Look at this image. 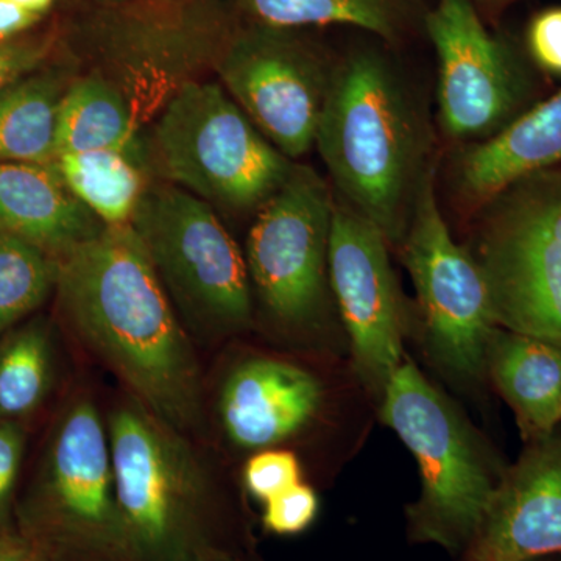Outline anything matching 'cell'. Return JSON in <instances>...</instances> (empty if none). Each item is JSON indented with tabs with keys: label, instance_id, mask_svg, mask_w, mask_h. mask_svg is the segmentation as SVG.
Instances as JSON below:
<instances>
[{
	"label": "cell",
	"instance_id": "6da1fadb",
	"mask_svg": "<svg viewBox=\"0 0 561 561\" xmlns=\"http://www.w3.org/2000/svg\"><path fill=\"white\" fill-rule=\"evenodd\" d=\"M55 287L79 341L136 401L183 435L198 430L201 365L130 224L105 225L61 256Z\"/></svg>",
	"mask_w": 561,
	"mask_h": 561
},
{
	"label": "cell",
	"instance_id": "7a4b0ae2",
	"mask_svg": "<svg viewBox=\"0 0 561 561\" xmlns=\"http://www.w3.org/2000/svg\"><path fill=\"white\" fill-rule=\"evenodd\" d=\"M316 147L342 205L401 243L431 165L419 111L381 55L356 51L334 68Z\"/></svg>",
	"mask_w": 561,
	"mask_h": 561
},
{
	"label": "cell",
	"instance_id": "3957f363",
	"mask_svg": "<svg viewBox=\"0 0 561 561\" xmlns=\"http://www.w3.org/2000/svg\"><path fill=\"white\" fill-rule=\"evenodd\" d=\"M381 419L419 463L421 493L408 508L412 540L467 552L505 471L470 421L411 360L391 376Z\"/></svg>",
	"mask_w": 561,
	"mask_h": 561
},
{
	"label": "cell",
	"instance_id": "277c9868",
	"mask_svg": "<svg viewBox=\"0 0 561 561\" xmlns=\"http://www.w3.org/2000/svg\"><path fill=\"white\" fill-rule=\"evenodd\" d=\"M106 427L124 559L225 561L210 542L208 485L183 434L135 398Z\"/></svg>",
	"mask_w": 561,
	"mask_h": 561
},
{
	"label": "cell",
	"instance_id": "5b68a950",
	"mask_svg": "<svg viewBox=\"0 0 561 561\" xmlns=\"http://www.w3.org/2000/svg\"><path fill=\"white\" fill-rule=\"evenodd\" d=\"M146 151L162 179L232 210L261 209L295 165L209 81H192L173 95Z\"/></svg>",
	"mask_w": 561,
	"mask_h": 561
},
{
	"label": "cell",
	"instance_id": "8992f818",
	"mask_svg": "<svg viewBox=\"0 0 561 561\" xmlns=\"http://www.w3.org/2000/svg\"><path fill=\"white\" fill-rule=\"evenodd\" d=\"M476 262L497 327L561 350V168L513 181L481 206Z\"/></svg>",
	"mask_w": 561,
	"mask_h": 561
},
{
	"label": "cell",
	"instance_id": "52a82bcc",
	"mask_svg": "<svg viewBox=\"0 0 561 561\" xmlns=\"http://www.w3.org/2000/svg\"><path fill=\"white\" fill-rule=\"evenodd\" d=\"M236 31L220 0H135L92 24L94 72L125 95L142 125L206 69L216 70Z\"/></svg>",
	"mask_w": 561,
	"mask_h": 561
},
{
	"label": "cell",
	"instance_id": "ba28073f",
	"mask_svg": "<svg viewBox=\"0 0 561 561\" xmlns=\"http://www.w3.org/2000/svg\"><path fill=\"white\" fill-rule=\"evenodd\" d=\"M130 225L165 290L197 327L213 335L249 327V267L209 203L175 184H153L144 191Z\"/></svg>",
	"mask_w": 561,
	"mask_h": 561
},
{
	"label": "cell",
	"instance_id": "9c48e42d",
	"mask_svg": "<svg viewBox=\"0 0 561 561\" xmlns=\"http://www.w3.org/2000/svg\"><path fill=\"white\" fill-rule=\"evenodd\" d=\"M401 247L419 295L432 360L456 381H481L497 324L481 267L470 251L454 241L443 217L434 165L421 181Z\"/></svg>",
	"mask_w": 561,
	"mask_h": 561
},
{
	"label": "cell",
	"instance_id": "30bf717a",
	"mask_svg": "<svg viewBox=\"0 0 561 561\" xmlns=\"http://www.w3.org/2000/svg\"><path fill=\"white\" fill-rule=\"evenodd\" d=\"M334 209L327 181L295 162L251 228L250 278L273 319L291 330H311L327 313Z\"/></svg>",
	"mask_w": 561,
	"mask_h": 561
},
{
	"label": "cell",
	"instance_id": "8fae6325",
	"mask_svg": "<svg viewBox=\"0 0 561 561\" xmlns=\"http://www.w3.org/2000/svg\"><path fill=\"white\" fill-rule=\"evenodd\" d=\"M228 95L291 161L316 146L334 68L294 31L238 27L216 66Z\"/></svg>",
	"mask_w": 561,
	"mask_h": 561
},
{
	"label": "cell",
	"instance_id": "7c38bea8",
	"mask_svg": "<svg viewBox=\"0 0 561 561\" xmlns=\"http://www.w3.org/2000/svg\"><path fill=\"white\" fill-rule=\"evenodd\" d=\"M438 57V114L449 138H493L523 110L529 83L511 50L494 38L471 0H438L426 16Z\"/></svg>",
	"mask_w": 561,
	"mask_h": 561
},
{
	"label": "cell",
	"instance_id": "4fadbf2b",
	"mask_svg": "<svg viewBox=\"0 0 561 561\" xmlns=\"http://www.w3.org/2000/svg\"><path fill=\"white\" fill-rule=\"evenodd\" d=\"M38 502L57 540L83 556L124 559L108 427L90 398H76L51 431Z\"/></svg>",
	"mask_w": 561,
	"mask_h": 561
},
{
	"label": "cell",
	"instance_id": "5bb4252c",
	"mask_svg": "<svg viewBox=\"0 0 561 561\" xmlns=\"http://www.w3.org/2000/svg\"><path fill=\"white\" fill-rule=\"evenodd\" d=\"M387 243L375 225L335 203L330 284L350 335L354 367L365 389L379 401L404 360L400 290Z\"/></svg>",
	"mask_w": 561,
	"mask_h": 561
},
{
	"label": "cell",
	"instance_id": "9a60e30c",
	"mask_svg": "<svg viewBox=\"0 0 561 561\" xmlns=\"http://www.w3.org/2000/svg\"><path fill=\"white\" fill-rule=\"evenodd\" d=\"M561 556V437L530 442L502 476L467 561H531Z\"/></svg>",
	"mask_w": 561,
	"mask_h": 561
},
{
	"label": "cell",
	"instance_id": "2e32d148",
	"mask_svg": "<svg viewBox=\"0 0 561 561\" xmlns=\"http://www.w3.org/2000/svg\"><path fill=\"white\" fill-rule=\"evenodd\" d=\"M327 397V387L308 368L276 357H250L232 368L221 387V427L238 448L264 451L309 430Z\"/></svg>",
	"mask_w": 561,
	"mask_h": 561
},
{
	"label": "cell",
	"instance_id": "e0dca14e",
	"mask_svg": "<svg viewBox=\"0 0 561 561\" xmlns=\"http://www.w3.org/2000/svg\"><path fill=\"white\" fill-rule=\"evenodd\" d=\"M103 227L69 191L55 164L0 162V231L60 260Z\"/></svg>",
	"mask_w": 561,
	"mask_h": 561
},
{
	"label": "cell",
	"instance_id": "ac0fdd59",
	"mask_svg": "<svg viewBox=\"0 0 561 561\" xmlns=\"http://www.w3.org/2000/svg\"><path fill=\"white\" fill-rule=\"evenodd\" d=\"M561 164V91L524 111L493 138L472 144L454 164V190L481 208L513 181Z\"/></svg>",
	"mask_w": 561,
	"mask_h": 561
},
{
	"label": "cell",
	"instance_id": "d6986e66",
	"mask_svg": "<svg viewBox=\"0 0 561 561\" xmlns=\"http://www.w3.org/2000/svg\"><path fill=\"white\" fill-rule=\"evenodd\" d=\"M486 375L515 413L524 440H540L561 421V350L507 330L494 331Z\"/></svg>",
	"mask_w": 561,
	"mask_h": 561
},
{
	"label": "cell",
	"instance_id": "ffe728a7",
	"mask_svg": "<svg viewBox=\"0 0 561 561\" xmlns=\"http://www.w3.org/2000/svg\"><path fill=\"white\" fill-rule=\"evenodd\" d=\"M140 124L128 103L101 73L73 79L58 111L57 158L79 151L113 150L146 164Z\"/></svg>",
	"mask_w": 561,
	"mask_h": 561
},
{
	"label": "cell",
	"instance_id": "44dd1931",
	"mask_svg": "<svg viewBox=\"0 0 561 561\" xmlns=\"http://www.w3.org/2000/svg\"><path fill=\"white\" fill-rule=\"evenodd\" d=\"M72 80L68 70H33L0 90V162L55 164L58 111Z\"/></svg>",
	"mask_w": 561,
	"mask_h": 561
},
{
	"label": "cell",
	"instance_id": "7402d4cb",
	"mask_svg": "<svg viewBox=\"0 0 561 561\" xmlns=\"http://www.w3.org/2000/svg\"><path fill=\"white\" fill-rule=\"evenodd\" d=\"M251 24L295 31L323 25H351L381 36L400 38L409 21L408 0H234Z\"/></svg>",
	"mask_w": 561,
	"mask_h": 561
},
{
	"label": "cell",
	"instance_id": "603a6c76",
	"mask_svg": "<svg viewBox=\"0 0 561 561\" xmlns=\"http://www.w3.org/2000/svg\"><path fill=\"white\" fill-rule=\"evenodd\" d=\"M55 168L69 191L105 225L130 224L149 186L142 162L121 151L65 153Z\"/></svg>",
	"mask_w": 561,
	"mask_h": 561
},
{
	"label": "cell",
	"instance_id": "cb8c5ba5",
	"mask_svg": "<svg viewBox=\"0 0 561 561\" xmlns=\"http://www.w3.org/2000/svg\"><path fill=\"white\" fill-rule=\"evenodd\" d=\"M54 381L49 328L31 321L0 337V423L32 415Z\"/></svg>",
	"mask_w": 561,
	"mask_h": 561
},
{
	"label": "cell",
	"instance_id": "d4e9b609",
	"mask_svg": "<svg viewBox=\"0 0 561 561\" xmlns=\"http://www.w3.org/2000/svg\"><path fill=\"white\" fill-rule=\"evenodd\" d=\"M57 276L58 260L0 231V337L46 301Z\"/></svg>",
	"mask_w": 561,
	"mask_h": 561
},
{
	"label": "cell",
	"instance_id": "484cf974",
	"mask_svg": "<svg viewBox=\"0 0 561 561\" xmlns=\"http://www.w3.org/2000/svg\"><path fill=\"white\" fill-rule=\"evenodd\" d=\"M243 482L251 496L265 504L301 482L300 460L284 449L257 451L245 465Z\"/></svg>",
	"mask_w": 561,
	"mask_h": 561
},
{
	"label": "cell",
	"instance_id": "4316f807",
	"mask_svg": "<svg viewBox=\"0 0 561 561\" xmlns=\"http://www.w3.org/2000/svg\"><path fill=\"white\" fill-rule=\"evenodd\" d=\"M264 505L262 524L265 529L279 537H291L312 526L319 515L320 501L312 486L300 482Z\"/></svg>",
	"mask_w": 561,
	"mask_h": 561
},
{
	"label": "cell",
	"instance_id": "83f0119b",
	"mask_svg": "<svg viewBox=\"0 0 561 561\" xmlns=\"http://www.w3.org/2000/svg\"><path fill=\"white\" fill-rule=\"evenodd\" d=\"M24 451L25 432L20 421L0 423V538L5 537Z\"/></svg>",
	"mask_w": 561,
	"mask_h": 561
},
{
	"label": "cell",
	"instance_id": "f1b7e54d",
	"mask_svg": "<svg viewBox=\"0 0 561 561\" xmlns=\"http://www.w3.org/2000/svg\"><path fill=\"white\" fill-rule=\"evenodd\" d=\"M527 44L542 70L561 77V7L541 11L531 20Z\"/></svg>",
	"mask_w": 561,
	"mask_h": 561
},
{
	"label": "cell",
	"instance_id": "f546056e",
	"mask_svg": "<svg viewBox=\"0 0 561 561\" xmlns=\"http://www.w3.org/2000/svg\"><path fill=\"white\" fill-rule=\"evenodd\" d=\"M49 41L11 39L0 43V90L39 68Z\"/></svg>",
	"mask_w": 561,
	"mask_h": 561
},
{
	"label": "cell",
	"instance_id": "4dcf8cb0",
	"mask_svg": "<svg viewBox=\"0 0 561 561\" xmlns=\"http://www.w3.org/2000/svg\"><path fill=\"white\" fill-rule=\"evenodd\" d=\"M41 20L39 14L21 9L10 0H0V43L16 39Z\"/></svg>",
	"mask_w": 561,
	"mask_h": 561
},
{
	"label": "cell",
	"instance_id": "1f68e13d",
	"mask_svg": "<svg viewBox=\"0 0 561 561\" xmlns=\"http://www.w3.org/2000/svg\"><path fill=\"white\" fill-rule=\"evenodd\" d=\"M0 561H39L36 552L24 541L0 538Z\"/></svg>",
	"mask_w": 561,
	"mask_h": 561
},
{
	"label": "cell",
	"instance_id": "d6a6232c",
	"mask_svg": "<svg viewBox=\"0 0 561 561\" xmlns=\"http://www.w3.org/2000/svg\"><path fill=\"white\" fill-rule=\"evenodd\" d=\"M10 2L16 3L18 7L31 11V13L39 14V16H43L54 5V0H10Z\"/></svg>",
	"mask_w": 561,
	"mask_h": 561
},
{
	"label": "cell",
	"instance_id": "836d02e7",
	"mask_svg": "<svg viewBox=\"0 0 561 561\" xmlns=\"http://www.w3.org/2000/svg\"><path fill=\"white\" fill-rule=\"evenodd\" d=\"M472 3L478 2L483 7H490V9H501V7L508 5V3L516 2V0H471Z\"/></svg>",
	"mask_w": 561,
	"mask_h": 561
},
{
	"label": "cell",
	"instance_id": "e575fe53",
	"mask_svg": "<svg viewBox=\"0 0 561 561\" xmlns=\"http://www.w3.org/2000/svg\"><path fill=\"white\" fill-rule=\"evenodd\" d=\"M531 561H551V559L531 560Z\"/></svg>",
	"mask_w": 561,
	"mask_h": 561
}]
</instances>
